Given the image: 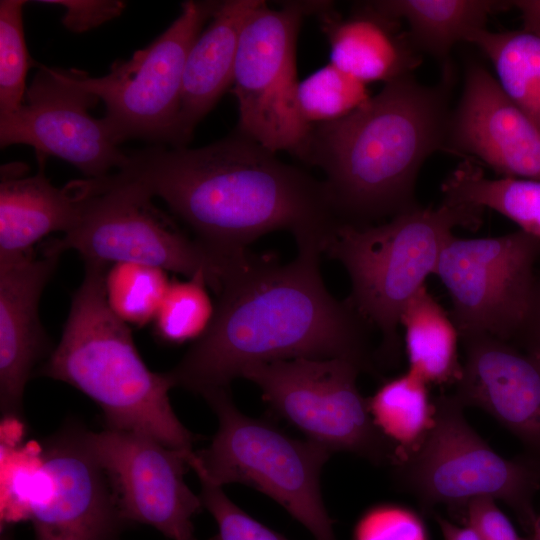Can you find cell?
<instances>
[{"label": "cell", "mask_w": 540, "mask_h": 540, "mask_svg": "<svg viewBox=\"0 0 540 540\" xmlns=\"http://www.w3.org/2000/svg\"><path fill=\"white\" fill-rule=\"evenodd\" d=\"M276 154L237 131L199 148L129 152L116 173L161 198L194 238L222 254H245L251 242L278 230L323 253L342 223L325 183Z\"/></svg>", "instance_id": "6da1fadb"}, {"label": "cell", "mask_w": 540, "mask_h": 540, "mask_svg": "<svg viewBox=\"0 0 540 540\" xmlns=\"http://www.w3.org/2000/svg\"><path fill=\"white\" fill-rule=\"evenodd\" d=\"M297 247L287 264L254 255L226 282L209 328L166 372L173 387L203 396L228 388L247 367L296 358H340L379 374L368 325L326 289L321 249Z\"/></svg>", "instance_id": "7a4b0ae2"}, {"label": "cell", "mask_w": 540, "mask_h": 540, "mask_svg": "<svg viewBox=\"0 0 540 540\" xmlns=\"http://www.w3.org/2000/svg\"><path fill=\"white\" fill-rule=\"evenodd\" d=\"M453 84L404 76L349 115L312 125L303 162L324 172L343 223L375 225L420 206L417 177L425 161L445 149Z\"/></svg>", "instance_id": "3957f363"}, {"label": "cell", "mask_w": 540, "mask_h": 540, "mask_svg": "<svg viewBox=\"0 0 540 540\" xmlns=\"http://www.w3.org/2000/svg\"><path fill=\"white\" fill-rule=\"evenodd\" d=\"M108 266L85 262L61 339L39 374L78 389L102 410L106 428L151 436L167 447L193 451L196 436L172 409L167 373L144 363L130 327L106 302Z\"/></svg>", "instance_id": "277c9868"}, {"label": "cell", "mask_w": 540, "mask_h": 540, "mask_svg": "<svg viewBox=\"0 0 540 540\" xmlns=\"http://www.w3.org/2000/svg\"><path fill=\"white\" fill-rule=\"evenodd\" d=\"M484 209L443 202L422 207L370 226L338 225L323 253L339 261L351 282L346 300L361 319L373 326L381 341L376 349L380 368L400 359L398 332L404 307L435 274L456 227L476 230Z\"/></svg>", "instance_id": "5b68a950"}, {"label": "cell", "mask_w": 540, "mask_h": 540, "mask_svg": "<svg viewBox=\"0 0 540 540\" xmlns=\"http://www.w3.org/2000/svg\"><path fill=\"white\" fill-rule=\"evenodd\" d=\"M84 182L77 224L49 241L61 253L75 250L85 262L137 263L198 278L216 295L253 256L222 254L188 237L147 191L116 172Z\"/></svg>", "instance_id": "8992f818"}, {"label": "cell", "mask_w": 540, "mask_h": 540, "mask_svg": "<svg viewBox=\"0 0 540 540\" xmlns=\"http://www.w3.org/2000/svg\"><path fill=\"white\" fill-rule=\"evenodd\" d=\"M434 403V423L425 439L391 466L394 485L429 516L438 505L463 513L476 498L503 501L530 537L538 517L533 503L540 464L525 454L507 459L496 453L470 426L453 393Z\"/></svg>", "instance_id": "52a82bcc"}, {"label": "cell", "mask_w": 540, "mask_h": 540, "mask_svg": "<svg viewBox=\"0 0 540 540\" xmlns=\"http://www.w3.org/2000/svg\"><path fill=\"white\" fill-rule=\"evenodd\" d=\"M202 397L215 412L218 429L207 448L190 455V469L221 487H252L280 504L315 540H337L320 488L322 468L333 453L245 415L228 388Z\"/></svg>", "instance_id": "ba28073f"}, {"label": "cell", "mask_w": 540, "mask_h": 540, "mask_svg": "<svg viewBox=\"0 0 540 540\" xmlns=\"http://www.w3.org/2000/svg\"><path fill=\"white\" fill-rule=\"evenodd\" d=\"M361 369L340 358H296L247 367L271 412L332 453L349 452L392 466L397 448L375 426L358 387Z\"/></svg>", "instance_id": "9c48e42d"}, {"label": "cell", "mask_w": 540, "mask_h": 540, "mask_svg": "<svg viewBox=\"0 0 540 540\" xmlns=\"http://www.w3.org/2000/svg\"><path fill=\"white\" fill-rule=\"evenodd\" d=\"M322 4L291 1L272 9L263 1L241 32L234 67L237 131L301 161L312 125L298 108L296 46L304 16L316 13Z\"/></svg>", "instance_id": "30bf717a"}, {"label": "cell", "mask_w": 540, "mask_h": 540, "mask_svg": "<svg viewBox=\"0 0 540 540\" xmlns=\"http://www.w3.org/2000/svg\"><path fill=\"white\" fill-rule=\"evenodd\" d=\"M218 4L182 2L163 33L130 59L115 61L104 76L69 70L78 87L104 102L101 121L116 145L129 139L173 145L186 58Z\"/></svg>", "instance_id": "8fae6325"}, {"label": "cell", "mask_w": 540, "mask_h": 540, "mask_svg": "<svg viewBox=\"0 0 540 540\" xmlns=\"http://www.w3.org/2000/svg\"><path fill=\"white\" fill-rule=\"evenodd\" d=\"M540 261V239L522 230L464 239L452 236L435 274L451 299L459 336L487 334L513 343L526 320Z\"/></svg>", "instance_id": "7c38bea8"}, {"label": "cell", "mask_w": 540, "mask_h": 540, "mask_svg": "<svg viewBox=\"0 0 540 540\" xmlns=\"http://www.w3.org/2000/svg\"><path fill=\"white\" fill-rule=\"evenodd\" d=\"M84 440L104 469L124 521L154 527L170 540H196L193 517L203 508L184 475L189 456L149 435L84 429Z\"/></svg>", "instance_id": "4fadbf2b"}, {"label": "cell", "mask_w": 540, "mask_h": 540, "mask_svg": "<svg viewBox=\"0 0 540 540\" xmlns=\"http://www.w3.org/2000/svg\"><path fill=\"white\" fill-rule=\"evenodd\" d=\"M98 98L71 79L69 70L40 66L23 104L0 114V144L32 146L37 156L61 158L90 178L123 168L128 153L110 138L101 119L88 110Z\"/></svg>", "instance_id": "5bb4252c"}, {"label": "cell", "mask_w": 540, "mask_h": 540, "mask_svg": "<svg viewBox=\"0 0 540 540\" xmlns=\"http://www.w3.org/2000/svg\"><path fill=\"white\" fill-rule=\"evenodd\" d=\"M42 445L29 513L35 540H119L128 524L84 428L69 422Z\"/></svg>", "instance_id": "9a60e30c"}, {"label": "cell", "mask_w": 540, "mask_h": 540, "mask_svg": "<svg viewBox=\"0 0 540 540\" xmlns=\"http://www.w3.org/2000/svg\"><path fill=\"white\" fill-rule=\"evenodd\" d=\"M444 150L480 161L502 177L540 181V130L475 61L466 65Z\"/></svg>", "instance_id": "2e32d148"}, {"label": "cell", "mask_w": 540, "mask_h": 540, "mask_svg": "<svg viewBox=\"0 0 540 540\" xmlns=\"http://www.w3.org/2000/svg\"><path fill=\"white\" fill-rule=\"evenodd\" d=\"M463 370L455 397L490 414L540 464V352L487 334L460 338Z\"/></svg>", "instance_id": "e0dca14e"}, {"label": "cell", "mask_w": 540, "mask_h": 540, "mask_svg": "<svg viewBox=\"0 0 540 540\" xmlns=\"http://www.w3.org/2000/svg\"><path fill=\"white\" fill-rule=\"evenodd\" d=\"M61 252L46 244L41 255L0 259V409L19 416L34 369L52 350L39 318V302Z\"/></svg>", "instance_id": "ac0fdd59"}, {"label": "cell", "mask_w": 540, "mask_h": 540, "mask_svg": "<svg viewBox=\"0 0 540 540\" xmlns=\"http://www.w3.org/2000/svg\"><path fill=\"white\" fill-rule=\"evenodd\" d=\"M316 13L330 46L329 63L366 85L412 75L422 62L401 20L379 11L371 1L357 4L347 18L337 14L331 2H324Z\"/></svg>", "instance_id": "d6986e66"}, {"label": "cell", "mask_w": 540, "mask_h": 540, "mask_svg": "<svg viewBox=\"0 0 540 540\" xmlns=\"http://www.w3.org/2000/svg\"><path fill=\"white\" fill-rule=\"evenodd\" d=\"M262 0L219 1L186 58L172 147L190 140L196 125L233 82L241 32Z\"/></svg>", "instance_id": "ffe728a7"}, {"label": "cell", "mask_w": 540, "mask_h": 540, "mask_svg": "<svg viewBox=\"0 0 540 540\" xmlns=\"http://www.w3.org/2000/svg\"><path fill=\"white\" fill-rule=\"evenodd\" d=\"M44 162L38 156V173L27 177L22 163L1 167L0 259L30 253L35 243L54 232H69L80 218L84 180L56 187L45 176Z\"/></svg>", "instance_id": "44dd1931"}, {"label": "cell", "mask_w": 540, "mask_h": 540, "mask_svg": "<svg viewBox=\"0 0 540 540\" xmlns=\"http://www.w3.org/2000/svg\"><path fill=\"white\" fill-rule=\"evenodd\" d=\"M381 12L405 20L415 48L434 58L441 80L454 83L452 48L486 28L488 18L508 10L512 1L497 0H378L371 1Z\"/></svg>", "instance_id": "7402d4cb"}, {"label": "cell", "mask_w": 540, "mask_h": 540, "mask_svg": "<svg viewBox=\"0 0 540 540\" xmlns=\"http://www.w3.org/2000/svg\"><path fill=\"white\" fill-rule=\"evenodd\" d=\"M400 326L408 371L428 385L455 386L463 370L458 354L460 336L451 316L425 285L407 302Z\"/></svg>", "instance_id": "603a6c76"}, {"label": "cell", "mask_w": 540, "mask_h": 540, "mask_svg": "<svg viewBox=\"0 0 540 540\" xmlns=\"http://www.w3.org/2000/svg\"><path fill=\"white\" fill-rule=\"evenodd\" d=\"M441 192L443 202L492 209L540 239V181L489 178L477 162L464 158L443 181Z\"/></svg>", "instance_id": "cb8c5ba5"}, {"label": "cell", "mask_w": 540, "mask_h": 540, "mask_svg": "<svg viewBox=\"0 0 540 540\" xmlns=\"http://www.w3.org/2000/svg\"><path fill=\"white\" fill-rule=\"evenodd\" d=\"M489 59L507 97L540 130V37L523 29L491 32L468 39Z\"/></svg>", "instance_id": "d4e9b609"}, {"label": "cell", "mask_w": 540, "mask_h": 540, "mask_svg": "<svg viewBox=\"0 0 540 540\" xmlns=\"http://www.w3.org/2000/svg\"><path fill=\"white\" fill-rule=\"evenodd\" d=\"M428 386L407 371L384 381L367 398L375 426L397 448L396 463L413 452L433 426L435 403Z\"/></svg>", "instance_id": "484cf974"}, {"label": "cell", "mask_w": 540, "mask_h": 540, "mask_svg": "<svg viewBox=\"0 0 540 540\" xmlns=\"http://www.w3.org/2000/svg\"><path fill=\"white\" fill-rule=\"evenodd\" d=\"M167 271L137 263H116L104 278L106 302L128 326L152 322L166 294Z\"/></svg>", "instance_id": "4316f807"}, {"label": "cell", "mask_w": 540, "mask_h": 540, "mask_svg": "<svg viewBox=\"0 0 540 540\" xmlns=\"http://www.w3.org/2000/svg\"><path fill=\"white\" fill-rule=\"evenodd\" d=\"M207 289L206 283L198 278L170 281L152 321L156 338L179 345L202 337L215 313Z\"/></svg>", "instance_id": "83f0119b"}, {"label": "cell", "mask_w": 540, "mask_h": 540, "mask_svg": "<svg viewBox=\"0 0 540 540\" xmlns=\"http://www.w3.org/2000/svg\"><path fill=\"white\" fill-rule=\"evenodd\" d=\"M369 98L366 84L331 63L299 81L297 89L300 114L310 125L339 120Z\"/></svg>", "instance_id": "f1b7e54d"}, {"label": "cell", "mask_w": 540, "mask_h": 540, "mask_svg": "<svg viewBox=\"0 0 540 540\" xmlns=\"http://www.w3.org/2000/svg\"><path fill=\"white\" fill-rule=\"evenodd\" d=\"M1 528L29 520L30 503L44 465L43 445L37 441L0 440Z\"/></svg>", "instance_id": "f546056e"}, {"label": "cell", "mask_w": 540, "mask_h": 540, "mask_svg": "<svg viewBox=\"0 0 540 540\" xmlns=\"http://www.w3.org/2000/svg\"><path fill=\"white\" fill-rule=\"evenodd\" d=\"M22 0L0 1V114L24 102L30 58L25 43Z\"/></svg>", "instance_id": "4dcf8cb0"}, {"label": "cell", "mask_w": 540, "mask_h": 540, "mask_svg": "<svg viewBox=\"0 0 540 540\" xmlns=\"http://www.w3.org/2000/svg\"><path fill=\"white\" fill-rule=\"evenodd\" d=\"M198 478L202 505L214 517L218 527L217 533L209 540H289L239 508L221 486L203 477Z\"/></svg>", "instance_id": "1f68e13d"}, {"label": "cell", "mask_w": 540, "mask_h": 540, "mask_svg": "<svg viewBox=\"0 0 540 540\" xmlns=\"http://www.w3.org/2000/svg\"><path fill=\"white\" fill-rule=\"evenodd\" d=\"M352 540H428V535L417 513L385 503L369 508L360 516Z\"/></svg>", "instance_id": "d6a6232c"}, {"label": "cell", "mask_w": 540, "mask_h": 540, "mask_svg": "<svg viewBox=\"0 0 540 540\" xmlns=\"http://www.w3.org/2000/svg\"><path fill=\"white\" fill-rule=\"evenodd\" d=\"M44 4L65 9L62 24L74 33H82L117 18L125 9L119 0H42Z\"/></svg>", "instance_id": "836d02e7"}, {"label": "cell", "mask_w": 540, "mask_h": 540, "mask_svg": "<svg viewBox=\"0 0 540 540\" xmlns=\"http://www.w3.org/2000/svg\"><path fill=\"white\" fill-rule=\"evenodd\" d=\"M466 525L474 528L483 540H525L518 536L496 500L482 497L471 500L464 512Z\"/></svg>", "instance_id": "e575fe53"}, {"label": "cell", "mask_w": 540, "mask_h": 540, "mask_svg": "<svg viewBox=\"0 0 540 540\" xmlns=\"http://www.w3.org/2000/svg\"><path fill=\"white\" fill-rule=\"evenodd\" d=\"M513 344L527 351L540 352V270L536 274L535 287L526 320Z\"/></svg>", "instance_id": "d590c367"}, {"label": "cell", "mask_w": 540, "mask_h": 540, "mask_svg": "<svg viewBox=\"0 0 540 540\" xmlns=\"http://www.w3.org/2000/svg\"><path fill=\"white\" fill-rule=\"evenodd\" d=\"M512 6L520 12L522 29L540 37V0H515Z\"/></svg>", "instance_id": "8d00e7d4"}, {"label": "cell", "mask_w": 540, "mask_h": 540, "mask_svg": "<svg viewBox=\"0 0 540 540\" xmlns=\"http://www.w3.org/2000/svg\"><path fill=\"white\" fill-rule=\"evenodd\" d=\"M527 540H540V515L536 519L532 535Z\"/></svg>", "instance_id": "74e56055"}, {"label": "cell", "mask_w": 540, "mask_h": 540, "mask_svg": "<svg viewBox=\"0 0 540 540\" xmlns=\"http://www.w3.org/2000/svg\"><path fill=\"white\" fill-rule=\"evenodd\" d=\"M0 540H13L11 527L1 528Z\"/></svg>", "instance_id": "f35d334b"}]
</instances>
